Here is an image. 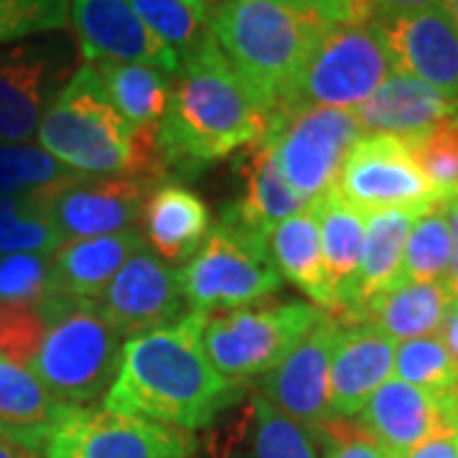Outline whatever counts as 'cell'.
Masks as SVG:
<instances>
[{"mask_svg":"<svg viewBox=\"0 0 458 458\" xmlns=\"http://www.w3.org/2000/svg\"><path fill=\"white\" fill-rule=\"evenodd\" d=\"M209 313L189 311L179 324L131 336L102 408L140 415L181 430H201L237 405L247 385L216 372L204 352Z\"/></svg>","mask_w":458,"mask_h":458,"instance_id":"obj_1","label":"cell"},{"mask_svg":"<svg viewBox=\"0 0 458 458\" xmlns=\"http://www.w3.org/2000/svg\"><path fill=\"white\" fill-rule=\"evenodd\" d=\"M267 113L209 36L181 62L158 128L165 168L197 171L258 143Z\"/></svg>","mask_w":458,"mask_h":458,"instance_id":"obj_2","label":"cell"},{"mask_svg":"<svg viewBox=\"0 0 458 458\" xmlns=\"http://www.w3.org/2000/svg\"><path fill=\"white\" fill-rule=\"evenodd\" d=\"M328 23L318 0H219L209 18L214 44L267 114Z\"/></svg>","mask_w":458,"mask_h":458,"instance_id":"obj_3","label":"cell"},{"mask_svg":"<svg viewBox=\"0 0 458 458\" xmlns=\"http://www.w3.org/2000/svg\"><path fill=\"white\" fill-rule=\"evenodd\" d=\"M38 146L84 176H125L158 183L165 161L135 146L131 125L114 110L98 69L82 64L38 125Z\"/></svg>","mask_w":458,"mask_h":458,"instance_id":"obj_4","label":"cell"},{"mask_svg":"<svg viewBox=\"0 0 458 458\" xmlns=\"http://www.w3.org/2000/svg\"><path fill=\"white\" fill-rule=\"evenodd\" d=\"M38 309L47 334L31 364L33 375L72 408L105 400L120 372L125 339L107 321L99 301L49 293Z\"/></svg>","mask_w":458,"mask_h":458,"instance_id":"obj_5","label":"cell"},{"mask_svg":"<svg viewBox=\"0 0 458 458\" xmlns=\"http://www.w3.org/2000/svg\"><path fill=\"white\" fill-rule=\"evenodd\" d=\"M393 72L390 54L372 21H331L273 110L328 107L354 113Z\"/></svg>","mask_w":458,"mask_h":458,"instance_id":"obj_6","label":"cell"},{"mask_svg":"<svg viewBox=\"0 0 458 458\" xmlns=\"http://www.w3.org/2000/svg\"><path fill=\"white\" fill-rule=\"evenodd\" d=\"M179 278L189 309L201 313L242 309L283 285L267 237L225 219L183 262Z\"/></svg>","mask_w":458,"mask_h":458,"instance_id":"obj_7","label":"cell"},{"mask_svg":"<svg viewBox=\"0 0 458 458\" xmlns=\"http://www.w3.org/2000/svg\"><path fill=\"white\" fill-rule=\"evenodd\" d=\"M321 313L324 309L303 301H258L216 311L204 324V352L219 375L247 385V379L276 369Z\"/></svg>","mask_w":458,"mask_h":458,"instance_id":"obj_8","label":"cell"},{"mask_svg":"<svg viewBox=\"0 0 458 458\" xmlns=\"http://www.w3.org/2000/svg\"><path fill=\"white\" fill-rule=\"evenodd\" d=\"M360 120L349 110H273L262 140L273 148L285 179L303 204L328 194L349 150L360 140Z\"/></svg>","mask_w":458,"mask_h":458,"instance_id":"obj_9","label":"cell"},{"mask_svg":"<svg viewBox=\"0 0 458 458\" xmlns=\"http://www.w3.org/2000/svg\"><path fill=\"white\" fill-rule=\"evenodd\" d=\"M334 189L361 214L426 212L441 201L415 161L410 140L385 132L361 135L349 150Z\"/></svg>","mask_w":458,"mask_h":458,"instance_id":"obj_10","label":"cell"},{"mask_svg":"<svg viewBox=\"0 0 458 458\" xmlns=\"http://www.w3.org/2000/svg\"><path fill=\"white\" fill-rule=\"evenodd\" d=\"M72 74L66 38L47 33L0 49V143H29Z\"/></svg>","mask_w":458,"mask_h":458,"instance_id":"obj_11","label":"cell"},{"mask_svg":"<svg viewBox=\"0 0 458 458\" xmlns=\"http://www.w3.org/2000/svg\"><path fill=\"white\" fill-rule=\"evenodd\" d=\"M191 430L107 408H77L44 448L47 458H191Z\"/></svg>","mask_w":458,"mask_h":458,"instance_id":"obj_12","label":"cell"},{"mask_svg":"<svg viewBox=\"0 0 458 458\" xmlns=\"http://www.w3.org/2000/svg\"><path fill=\"white\" fill-rule=\"evenodd\" d=\"M153 186L150 181L125 176L74 174L49 189L31 191V197L69 242L135 229Z\"/></svg>","mask_w":458,"mask_h":458,"instance_id":"obj_13","label":"cell"},{"mask_svg":"<svg viewBox=\"0 0 458 458\" xmlns=\"http://www.w3.org/2000/svg\"><path fill=\"white\" fill-rule=\"evenodd\" d=\"M102 313L128 342L131 336L179 324L189 306L179 270L148 245L132 252L99 298Z\"/></svg>","mask_w":458,"mask_h":458,"instance_id":"obj_14","label":"cell"},{"mask_svg":"<svg viewBox=\"0 0 458 458\" xmlns=\"http://www.w3.org/2000/svg\"><path fill=\"white\" fill-rule=\"evenodd\" d=\"M204 458H321V445L311 428L255 390L207 426Z\"/></svg>","mask_w":458,"mask_h":458,"instance_id":"obj_15","label":"cell"},{"mask_svg":"<svg viewBox=\"0 0 458 458\" xmlns=\"http://www.w3.org/2000/svg\"><path fill=\"white\" fill-rule=\"evenodd\" d=\"M69 23L84 64H148L168 80L181 72L179 56L148 31L131 0H69Z\"/></svg>","mask_w":458,"mask_h":458,"instance_id":"obj_16","label":"cell"},{"mask_svg":"<svg viewBox=\"0 0 458 458\" xmlns=\"http://www.w3.org/2000/svg\"><path fill=\"white\" fill-rule=\"evenodd\" d=\"M394 72L458 92V23L445 11H379L372 18Z\"/></svg>","mask_w":458,"mask_h":458,"instance_id":"obj_17","label":"cell"},{"mask_svg":"<svg viewBox=\"0 0 458 458\" xmlns=\"http://www.w3.org/2000/svg\"><path fill=\"white\" fill-rule=\"evenodd\" d=\"M360 423L390 458H408L428 441L458 433V397L428 393L390 377L361 408Z\"/></svg>","mask_w":458,"mask_h":458,"instance_id":"obj_18","label":"cell"},{"mask_svg":"<svg viewBox=\"0 0 458 458\" xmlns=\"http://www.w3.org/2000/svg\"><path fill=\"white\" fill-rule=\"evenodd\" d=\"M342 331L336 316L324 311L301 342L283 357L276 369L262 377L260 393L301 426L316 428L331 418L328 412V364L334 342Z\"/></svg>","mask_w":458,"mask_h":458,"instance_id":"obj_19","label":"cell"},{"mask_svg":"<svg viewBox=\"0 0 458 458\" xmlns=\"http://www.w3.org/2000/svg\"><path fill=\"white\" fill-rule=\"evenodd\" d=\"M397 344L369 324L342 327L328 364L331 418L360 415L367 400L393 377Z\"/></svg>","mask_w":458,"mask_h":458,"instance_id":"obj_20","label":"cell"},{"mask_svg":"<svg viewBox=\"0 0 458 458\" xmlns=\"http://www.w3.org/2000/svg\"><path fill=\"white\" fill-rule=\"evenodd\" d=\"M458 114V92L420 82L393 72L367 102L354 110L364 132H385L397 138H420L443 120Z\"/></svg>","mask_w":458,"mask_h":458,"instance_id":"obj_21","label":"cell"},{"mask_svg":"<svg viewBox=\"0 0 458 458\" xmlns=\"http://www.w3.org/2000/svg\"><path fill=\"white\" fill-rule=\"evenodd\" d=\"M311 207L318 219L321 255H324L328 288L334 295L331 316H336L342 327H349L357 306V280H360L367 214L354 209L336 189L316 199Z\"/></svg>","mask_w":458,"mask_h":458,"instance_id":"obj_22","label":"cell"},{"mask_svg":"<svg viewBox=\"0 0 458 458\" xmlns=\"http://www.w3.org/2000/svg\"><path fill=\"white\" fill-rule=\"evenodd\" d=\"M146 245L140 229L69 240L51 255V291L99 301L132 252Z\"/></svg>","mask_w":458,"mask_h":458,"instance_id":"obj_23","label":"cell"},{"mask_svg":"<svg viewBox=\"0 0 458 458\" xmlns=\"http://www.w3.org/2000/svg\"><path fill=\"white\" fill-rule=\"evenodd\" d=\"M74 410L56 400L29 367L0 360V433L41 454Z\"/></svg>","mask_w":458,"mask_h":458,"instance_id":"obj_24","label":"cell"},{"mask_svg":"<svg viewBox=\"0 0 458 458\" xmlns=\"http://www.w3.org/2000/svg\"><path fill=\"white\" fill-rule=\"evenodd\" d=\"M247 148H250V153L242 165L245 191L234 204L225 207L222 219L250 229L255 234H262V237H270V232L278 227L280 222L303 212L309 204H303L301 197L291 189L273 148L262 138Z\"/></svg>","mask_w":458,"mask_h":458,"instance_id":"obj_25","label":"cell"},{"mask_svg":"<svg viewBox=\"0 0 458 458\" xmlns=\"http://www.w3.org/2000/svg\"><path fill=\"white\" fill-rule=\"evenodd\" d=\"M146 237L165 262L189 260L212 232V214L197 191L176 181H158L146 201Z\"/></svg>","mask_w":458,"mask_h":458,"instance_id":"obj_26","label":"cell"},{"mask_svg":"<svg viewBox=\"0 0 458 458\" xmlns=\"http://www.w3.org/2000/svg\"><path fill=\"white\" fill-rule=\"evenodd\" d=\"M448 303L451 295L443 283L400 280L364 306L360 324L379 328L394 344L438 336Z\"/></svg>","mask_w":458,"mask_h":458,"instance_id":"obj_27","label":"cell"},{"mask_svg":"<svg viewBox=\"0 0 458 458\" xmlns=\"http://www.w3.org/2000/svg\"><path fill=\"white\" fill-rule=\"evenodd\" d=\"M267 250L283 278L291 280L295 288H301L324 311H334V295L328 288L321 255V232L311 204L270 232Z\"/></svg>","mask_w":458,"mask_h":458,"instance_id":"obj_28","label":"cell"},{"mask_svg":"<svg viewBox=\"0 0 458 458\" xmlns=\"http://www.w3.org/2000/svg\"><path fill=\"white\" fill-rule=\"evenodd\" d=\"M418 214L420 212H410V209L367 214L360 280H357V306H354L352 324H360L361 311L372 298L390 291L403 280L405 242H408L410 227Z\"/></svg>","mask_w":458,"mask_h":458,"instance_id":"obj_29","label":"cell"},{"mask_svg":"<svg viewBox=\"0 0 458 458\" xmlns=\"http://www.w3.org/2000/svg\"><path fill=\"white\" fill-rule=\"evenodd\" d=\"M114 110L131 125L132 132L158 135L168 105L171 80L164 72L148 64H125V62H105L95 66Z\"/></svg>","mask_w":458,"mask_h":458,"instance_id":"obj_30","label":"cell"},{"mask_svg":"<svg viewBox=\"0 0 458 458\" xmlns=\"http://www.w3.org/2000/svg\"><path fill=\"white\" fill-rule=\"evenodd\" d=\"M454 258V232L445 201L428 207L415 216L410 227L405 255H403V280L415 283H443L451 270Z\"/></svg>","mask_w":458,"mask_h":458,"instance_id":"obj_31","label":"cell"},{"mask_svg":"<svg viewBox=\"0 0 458 458\" xmlns=\"http://www.w3.org/2000/svg\"><path fill=\"white\" fill-rule=\"evenodd\" d=\"M64 242V234L31 194L0 197V255H54Z\"/></svg>","mask_w":458,"mask_h":458,"instance_id":"obj_32","label":"cell"},{"mask_svg":"<svg viewBox=\"0 0 458 458\" xmlns=\"http://www.w3.org/2000/svg\"><path fill=\"white\" fill-rule=\"evenodd\" d=\"M131 5L148 31L174 51L181 62L212 36L209 18L201 16L183 0H131Z\"/></svg>","mask_w":458,"mask_h":458,"instance_id":"obj_33","label":"cell"},{"mask_svg":"<svg viewBox=\"0 0 458 458\" xmlns=\"http://www.w3.org/2000/svg\"><path fill=\"white\" fill-rule=\"evenodd\" d=\"M77 171L59 164L51 153L31 143H0V197H18L49 189Z\"/></svg>","mask_w":458,"mask_h":458,"instance_id":"obj_34","label":"cell"},{"mask_svg":"<svg viewBox=\"0 0 458 458\" xmlns=\"http://www.w3.org/2000/svg\"><path fill=\"white\" fill-rule=\"evenodd\" d=\"M394 372L403 382L423 387L428 393L458 397V367L443 346L441 336H423L397 344Z\"/></svg>","mask_w":458,"mask_h":458,"instance_id":"obj_35","label":"cell"},{"mask_svg":"<svg viewBox=\"0 0 458 458\" xmlns=\"http://www.w3.org/2000/svg\"><path fill=\"white\" fill-rule=\"evenodd\" d=\"M415 161L441 201L458 199V114L410 140Z\"/></svg>","mask_w":458,"mask_h":458,"instance_id":"obj_36","label":"cell"},{"mask_svg":"<svg viewBox=\"0 0 458 458\" xmlns=\"http://www.w3.org/2000/svg\"><path fill=\"white\" fill-rule=\"evenodd\" d=\"M69 0H0V47L66 29Z\"/></svg>","mask_w":458,"mask_h":458,"instance_id":"obj_37","label":"cell"},{"mask_svg":"<svg viewBox=\"0 0 458 458\" xmlns=\"http://www.w3.org/2000/svg\"><path fill=\"white\" fill-rule=\"evenodd\" d=\"M47 334V321L33 303H0V360L31 369Z\"/></svg>","mask_w":458,"mask_h":458,"instance_id":"obj_38","label":"cell"},{"mask_svg":"<svg viewBox=\"0 0 458 458\" xmlns=\"http://www.w3.org/2000/svg\"><path fill=\"white\" fill-rule=\"evenodd\" d=\"M51 291V255H0V303L38 306Z\"/></svg>","mask_w":458,"mask_h":458,"instance_id":"obj_39","label":"cell"},{"mask_svg":"<svg viewBox=\"0 0 458 458\" xmlns=\"http://www.w3.org/2000/svg\"><path fill=\"white\" fill-rule=\"evenodd\" d=\"M313 433L324 458H390L382 443L354 418H328Z\"/></svg>","mask_w":458,"mask_h":458,"instance_id":"obj_40","label":"cell"},{"mask_svg":"<svg viewBox=\"0 0 458 458\" xmlns=\"http://www.w3.org/2000/svg\"><path fill=\"white\" fill-rule=\"evenodd\" d=\"M331 21L367 23L377 16L375 0H318Z\"/></svg>","mask_w":458,"mask_h":458,"instance_id":"obj_41","label":"cell"},{"mask_svg":"<svg viewBox=\"0 0 458 458\" xmlns=\"http://www.w3.org/2000/svg\"><path fill=\"white\" fill-rule=\"evenodd\" d=\"M408 458H458V433L438 436L418 451H412Z\"/></svg>","mask_w":458,"mask_h":458,"instance_id":"obj_42","label":"cell"},{"mask_svg":"<svg viewBox=\"0 0 458 458\" xmlns=\"http://www.w3.org/2000/svg\"><path fill=\"white\" fill-rule=\"evenodd\" d=\"M438 336H441L443 346L448 349L451 360L456 361L458 367V298H451V303H448V309H445V316H443Z\"/></svg>","mask_w":458,"mask_h":458,"instance_id":"obj_43","label":"cell"},{"mask_svg":"<svg viewBox=\"0 0 458 458\" xmlns=\"http://www.w3.org/2000/svg\"><path fill=\"white\" fill-rule=\"evenodd\" d=\"M448 207V219H451V232H454V258H451V270L445 278V291L451 298H458V201H445Z\"/></svg>","mask_w":458,"mask_h":458,"instance_id":"obj_44","label":"cell"},{"mask_svg":"<svg viewBox=\"0 0 458 458\" xmlns=\"http://www.w3.org/2000/svg\"><path fill=\"white\" fill-rule=\"evenodd\" d=\"M445 0H375L377 13L379 11H423V8H438Z\"/></svg>","mask_w":458,"mask_h":458,"instance_id":"obj_45","label":"cell"},{"mask_svg":"<svg viewBox=\"0 0 458 458\" xmlns=\"http://www.w3.org/2000/svg\"><path fill=\"white\" fill-rule=\"evenodd\" d=\"M0 458H38V454L0 433Z\"/></svg>","mask_w":458,"mask_h":458,"instance_id":"obj_46","label":"cell"},{"mask_svg":"<svg viewBox=\"0 0 458 458\" xmlns=\"http://www.w3.org/2000/svg\"><path fill=\"white\" fill-rule=\"evenodd\" d=\"M186 5H191L194 11H199L201 16L212 18V0H183Z\"/></svg>","mask_w":458,"mask_h":458,"instance_id":"obj_47","label":"cell"},{"mask_svg":"<svg viewBox=\"0 0 458 458\" xmlns=\"http://www.w3.org/2000/svg\"><path fill=\"white\" fill-rule=\"evenodd\" d=\"M443 5H445V11H448V13L454 16V21L458 23V0H445Z\"/></svg>","mask_w":458,"mask_h":458,"instance_id":"obj_48","label":"cell"},{"mask_svg":"<svg viewBox=\"0 0 458 458\" xmlns=\"http://www.w3.org/2000/svg\"><path fill=\"white\" fill-rule=\"evenodd\" d=\"M456 201H458V199H456Z\"/></svg>","mask_w":458,"mask_h":458,"instance_id":"obj_49","label":"cell"}]
</instances>
